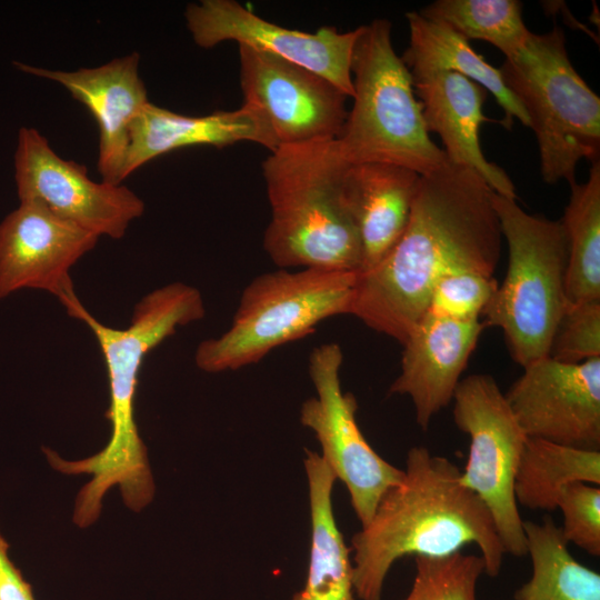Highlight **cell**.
Wrapping results in <instances>:
<instances>
[{
    "instance_id": "cell-1",
    "label": "cell",
    "mask_w": 600,
    "mask_h": 600,
    "mask_svg": "<svg viewBox=\"0 0 600 600\" xmlns=\"http://www.w3.org/2000/svg\"><path fill=\"white\" fill-rule=\"evenodd\" d=\"M492 192L478 172L449 160L420 176L403 234L359 272L349 314L402 344L441 278L458 271L493 277L502 233Z\"/></svg>"
},
{
    "instance_id": "cell-2",
    "label": "cell",
    "mask_w": 600,
    "mask_h": 600,
    "mask_svg": "<svg viewBox=\"0 0 600 600\" xmlns=\"http://www.w3.org/2000/svg\"><path fill=\"white\" fill-rule=\"evenodd\" d=\"M69 317L86 323L94 334L107 367L110 404L106 417L111 436L106 447L89 458L69 461L43 448L53 469L67 474L87 473L91 479L77 494L73 522L87 528L99 518L109 489L119 487L124 504L141 511L153 499L156 487L147 447L134 421V397L144 357L178 327L204 317L200 291L182 282H172L144 296L134 307L130 326L110 328L99 322L77 294L63 302Z\"/></svg>"
},
{
    "instance_id": "cell-3",
    "label": "cell",
    "mask_w": 600,
    "mask_h": 600,
    "mask_svg": "<svg viewBox=\"0 0 600 600\" xmlns=\"http://www.w3.org/2000/svg\"><path fill=\"white\" fill-rule=\"evenodd\" d=\"M476 544L484 573L497 577L506 553L483 502L460 481V469L424 447L407 453L402 479L382 496L353 534L352 577L360 600H381L384 580L404 556L446 557Z\"/></svg>"
},
{
    "instance_id": "cell-4",
    "label": "cell",
    "mask_w": 600,
    "mask_h": 600,
    "mask_svg": "<svg viewBox=\"0 0 600 600\" xmlns=\"http://www.w3.org/2000/svg\"><path fill=\"white\" fill-rule=\"evenodd\" d=\"M337 139L280 146L262 162L270 204L263 249L280 268L359 271V232L342 191Z\"/></svg>"
},
{
    "instance_id": "cell-5",
    "label": "cell",
    "mask_w": 600,
    "mask_h": 600,
    "mask_svg": "<svg viewBox=\"0 0 600 600\" xmlns=\"http://www.w3.org/2000/svg\"><path fill=\"white\" fill-rule=\"evenodd\" d=\"M352 59L353 103L337 139L349 163L380 162L427 174L448 159L430 138L422 104L406 63L392 44V24L360 26Z\"/></svg>"
},
{
    "instance_id": "cell-6",
    "label": "cell",
    "mask_w": 600,
    "mask_h": 600,
    "mask_svg": "<svg viewBox=\"0 0 600 600\" xmlns=\"http://www.w3.org/2000/svg\"><path fill=\"white\" fill-rule=\"evenodd\" d=\"M509 251L508 268L482 316L502 330L512 359L522 368L549 356L557 326L568 306L567 239L560 220L526 212L492 192Z\"/></svg>"
},
{
    "instance_id": "cell-7",
    "label": "cell",
    "mask_w": 600,
    "mask_h": 600,
    "mask_svg": "<svg viewBox=\"0 0 600 600\" xmlns=\"http://www.w3.org/2000/svg\"><path fill=\"white\" fill-rule=\"evenodd\" d=\"M536 134L544 182H576V168L599 160L600 99L573 68L563 31L530 33L499 68Z\"/></svg>"
},
{
    "instance_id": "cell-8",
    "label": "cell",
    "mask_w": 600,
    "mask_h": 600,
    "mask_svg": "<svg viewBox=\"0 0 600 600\" xmlns=\"http://www.w3.org/2000/svg\"><path fill=\"white\" fill-rule=\"evenodd\" d=\"M358 274L306 268L256 277L244 288L230 328L199 343L197 367L209 373L241 369L312 333L321 321L349 314Z\"/></svg>"
},
{
    "instance_id": "cell-9",
    "label": "cell",
    "mask_w": 600,
    "mask_h": 600,
    "mask_svg": "<svg viewBox=\"0 0 600 600\" xmlns=\"http://www.w3.org/2000/svg\"><path fill=\"white\" fill-rule=\"evenodd\" d=\"M452 401L454 423L469 437L460 481L489 510L506 553L527 554L523 520L513 488L528 437L489 374L461 379Z\"/></svg>"
},
{
    "instance_id": "cell-10",
    "label": "cell",
    "mask_w": 600,
    "mask_h": 600,
    "mask_svg": "<svg viewBox=\"0 0 600 600\" xmlns=\"http://www.w3.org/2000/svg\"><path fill=\"white\" fill-rule=\"evenodd\" d=\"M343 353L336 342L322 343L309 356V376L316 396L300 409V421L321 446L323 460L347 487L361 526L371 519L389 488L403 477L399 469L380 457L361 432L357 400L341 387Z\"/></svg>"
},
{
    "instance_id": "cell-11",
    "label": "cell",
    "mask_w": 600,
    "mask_h": 600,
    "mask_svg": "<svg viewBox=\"0 0 600 600\" xmlns=\"http://www.w3.org/2000/svg\"><path fill=\"white\" fill-rule=\"evenodd\" d=\"M14 179L20 201H38L99 238L121 239L144 212L131 189L91 180L86 166L61 158L34 128L19 130Z\"/></svg>"
},
{
    "instance_id": "cell-12",
    "label": "cell",
    "mask_w": 600,
    "mask_h": 600,
    "mask_svg": "<svg viewBox=\"0 0 600 600\" xmlns=\"http://www.w3.org/2000/svg\"><path fill=\"white\" fill-rule=\"evenodd\" d=\"M239 64L243 103L260 110L278 147L339 138L348 97L328 79L246 46Z\"/></svg>"
},
{
    "instance_id": "cell-13",
    "label": "cell",
    "mask_w": 600,
    "mask_h": 600,
    "mask_svg": "<svg viewBox=\"0 0 600 600\" xmlns=\"http://www.w3.org/2000/svg\"><path fill=\"white\" fill-rule=\"evenodd\" d=\"M193 42L212 49L234 41L309 69L353 94L351 59L360 28L341 32L324 26L314 32L288 29L262 19L234 0H200L184 11Z\"/></svg>"
},
{
    "instance_id": "cell-14",
    "label": "cell",
    "mask_w": 600,
    "mask_h": 600,
    "mask_svg": "<svg viewBox=\"0 0 600 600\" xmlns=\"http://www.w3.org/2000/svg\"><path fill=\"white\" fill-rule=\"evenodd\" d=\"M504 397L528 438L599 451L600 358L536 360Z\"/></svg>"
},
{
    "instance_id": "cell-15",
    "label": "cell",
    "mask_w": 600,
    "mask_h": 600,
    "mask_svg": "<svg viewBox=\"0 0 600 600\" xmlns=\"http://www.w3.org/2000/svg\"><path fill=\"white\" fill-rule=\"evenodd\" d=\"M98 239L38 201H20L0 223V299L29 288L60 300L74 291L70 269Z\"/></svg>"
},
{
    "instance_id": "cell-16",
    "label": "cell",
    "mask_w": 600,
    "mask_h": 600,
    "mask_svg": "<svg viewBox=\"0 0 600 600\" xmlns=\"http://www.w3.org/2000/svg\"><path fill=\"white\" fill-rule=\"evenodd\" d=\"M139 62L138 52L76 71L49 70L14 62L18 69L27 73L60 83L91 112L99 127L98 171L102 181L112 184L122 182L130 124L149 102L139 74Z\"/></svg>"
},
{
    "instance_id": "cell-17",
    "label": "cell",
    "mask_w": 600,
    "mask_h": 600,
    "mask_svg": "<svg viewBox=\"0 0 600 600\" xmlns=\"http://www.w3.org/2000/svg\"><path fill=\"white\" fill-rule=\"evenodd\" d=\"M483 328L480 319L460 321L424 314L402 343L400 373L389 393L410 397L422 430L452 401Z\"/></svg>"
},
{
    "instance_id": "cell-18",
    "label": "cell",
    "mask_w": 600,
    "mask_h": 600,
    "mask_svg": "<svg viewBox=\"0 0 600 600\" xmlns=\"http://www.w3.org/2000/svg\"><path fill=\"white\" fill-rule=\"evenodd\" d=\"M412 80L426 128L440 137L447 159L478 172L498 194L516 199L512 180L487 160L481 149L480 128L491 120L483 113L486 89L452 71L431 72Z\"/></svg>"
},
{
    "instance_id": "cell-19",
    "label": "cell",
    "mask_w": 600,
    "mask_h": 600,
    "mask_svg": "<svg viewBox=\"0 0 600 600\" xmlns=\"http://www.w3.org/2000/svg\"><path fill=\"white\" fill-rule=\"evenodd\" d=\"M129 138L121 181L148 161L180 148L201 144L223 148L240 141L258 143L270 152L278 148L263 114L246 103L231 111L191 117L149 101L132 120Z\"/></svg>"
},
{
    "instance_id": "cell-20",
    "label": "cell",
    "mask_w": 600,
    "mask_h": 600,
    "mask_svg": "<svg viewBox=\"0 0 600 600\" xmlns=\"http://www.w3.org/2000/svg\"><path fill=\"white\" fill-rule=\"evenodd\" d=\"M419 181V173L401 166L380 162L347 166L342 191L360 237L359 272L374 267L403 234Z\"/></svg>"
},
{
    "instance_id": "cell-21",
    "label": "cell",
    "mask_w": 600,
    "mask_h": 600,
    "mask_svg": "<svg viewBox=\"0 0 600 600\" xmlns=\"http://www.w3.org/2000/svg\"><path fill=\"white\" fill-rule=\"evenodd\" d=\"M311 548L303 588L292 600H354L352 562L332 510L337 477L323 458L306 450Z\"/></svg>"
},
{
    "instance_id": "cell-22",
    "label": "cell",
    "mask_w": 600,
    "mask_h": 600,
    "mask_svg": "<svg viewBox=\"0 0 600 600\" xmlns=\"http://www.w3.org/2000/svg\"><path fill=\"white\" fill-rule=\"evenodd\" d=\"M406 18L410 40L401 59L412 78L437 71L460 73L496 98L504 112L501 123L506 129L510 130L514 120L529 127L527 113L504 86L499 69L477 53L468 40L447 26L423 18L419 12H407Z\"/></svg>"
},
{
    "instance_id": "cell-23",
    "label": "cell",
    "mask_w": 600,
    "mask_h": 600,
    "mask_svg": "<svg viewBox=\"0 0 600 600\" xmlns=\"http://www.w3.org/2000/svg\"><path fill=\"white\" fill-rule=\"evenodd\" d=\"M531 578L513 600H600V574L578 562L552 519L524 521Z\"/></svg>"
},
{
    "instance_id": "cell-24",
    "label": "cell",
    "mask_w": 600,
    "mask_h": 600,
    "mask_svg": "<svg viewBox=\"0 0 600 600\" xmlns=\"http://www.w3.org/2000/svg\"><path fill=\"white\" fill-rule=\"evenodd\" d=\"M600 484V451L528 438L514 479L517 503L554 510L564 487Z\"/></svg>"
},
{
    "instance_id": "cell-25",
    "label": "cell",
    "mask_w": 600,
    "mask_h": 600,
    "mask_svg": "<svg viewBox=\"0 0 600 600\" xmlns=\"http://www.w3.org/2000/svg\"><path fill=\"white\" fill-rule=\"evenodd\" d=\"M561 224L568 249V303L600 301V161L591 163L588 179L570 184Z\"/></svg>"
},
{
    "instance_id": "cell-26",
    "label": "cell",
    "mask_w": 600,
    "mask_h": 600,
    "mask_svg": "<svg viewBox=\"0 0 600 600\" xmlns=\"http://www.w3.org/2000/svg\"><path fill=\"white\" fill-rule=\"evenodd\" d=\"M419 13L449 27L468 41L491 43L506 58L514 56L531 33L518 0H437Z\"/></svg>"
},
{
    "instance_id": "cell-27",
    "label": "cell",
    "mask_w": 600,
    "mask_h": 600,
    "mask_svg": "<svg viewBox=\"0 0 600 600\" xmlns=\"http://www.w3.org/2000/svg\"><path fill=\"white\" fill-rule=\"evenodd\" d=\"M416 573L404 600H477L484 562L461 551L446 557H416Z\"/></svg>"
},
{
    "instance_id": "cell-28",
    "label": "cell",
    "mask_w": 600,
    "mask_h": 600,
    "mask_svg": "<svg viewBox=\"0 0 600 600\" xmlns=\"http://www.w3.org/2000/svg\"><path fill=\"white\" fill-rule=\"evenodd\" d=\"M497 288L493 277L478 272L447 274L432 289L424 314L460 321L478 320Z\"/></svg>"
},
{
    "instance_id": "cell-29",
    "label": "cell",
    "mask_w": 600,
    "mask_h": 600,
    "mask_svg": "<svg viewBox=\"0 0 600 600\" xmlns=\"http://www.w3.org/2000/svg\"><path fill=\"white\" fill-rule=\"evenodd\" d=\"M548 357L566 363L600 358V301L568 303Z\"/></svg>"
},
{
    "instance_id": "cell-30",
    "label": "cell",
    "mask_w": 600,
    "mask_h": 600,
    "mask_svg": "<svg viewBox=\"0 0 600 600\" xmlns=\"http://www.w3.org/2000/svg\"><path fill=\"white\" fill-rule=\"evenodd\" d=\"M557 508L563 516L561 532L567 540L591 556L600 554V488L574 482L563 488Z\"/></svg>"
},
{
    "instance_id": "cell-31",
    "label": "cell",
    "mask_w": 600,
    "mask_h": 600,
    "mask_svg": "<svg viewBox=\"0 0 600 600\" xmlns=\"http://www.w3.org/2000/svg\"><path fill=\"white\" fill-rule=\"evenodd\" d=\"M0 600H36L31 586L7 553H0Z\"/></svg>"
}]
</instances>
